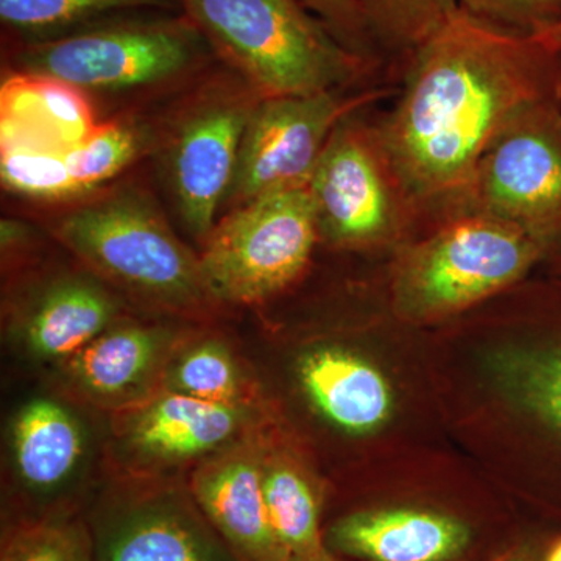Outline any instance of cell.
<instances>
[{
    "label": "cell",
    "instance_id": "cell-1",
    "mask_svg": "<svg viewBox=\"0 0 561 561\" xmlns=\"http://www.w3.org/2000/svg\"><path fill=\"white\" fill-rule=\"evenodd\" d=\"M449 442L535 522L561 529V278L529 276L427 331Z\"/></svg>",
    "mask_w": 561,
    "mask_h": 561
},
{
    "label": "cell",
    "instance_id": "cell-2",
    "mask_svg": "<svg viewBox=\"0 0 561 561\" xmlns=\"http://www.w3.org/2000/svg\"><path fill=\"white\" fill-rule=\"evenodd\" d=\"M546 108H561V35L504 31L457 10L421 44L378 113L421 232L460 213L485 151Z\"/></svg>",
    "mask_w": 561,
    "mask_h": 561
},
{
    "label": "cell",
    "instance_id": "cell-3",
    "mask_svg": "<svg viewBox=\"0 0 561 561\" xmlns=\"http://www.w3.org/2000/svg\"><path fill=\"white\" fill-rule=\"evenodd\" d=\"M359 474L324 519V548L346 561H491L531 522L453 443L367 461Z\"/></svg>",
    "mask_w": 561,
    "mask_h": 561
},
{
    "label": "cell",
    "instance_id": "cell-4",
    "mask_svg": "<svg viewBox=\"0 0 561 561\" xmlns=\"http://www.w3.org/2000/svg\"><path fill=\"white\" fill-rule=\"evenodd\" d=\"M291 381L324 430L350 443L359 465L449 442L430 359L427 331L394 319L381 279L350 331L306 343Z\"/></svg>",
    "mask_w": 561,
    "mask_h": 561
},
{
    "label": "cell",
    "instance_id": "cell-5",
    "mask_svg": "<svg viewBox=\"0 0 561 561\" xmlns=\"http://www.w3.org/2000/svg\"><path fill=\"white\" fill-rule=\"evenodd\" d=\"M549 254L522 228L461 210L379 262L383 300L401 323L435 330L523 283Z\"/></svg>",
    "mask_w": 561,
    "mask_h": 561
},
{
    "label": "cell",
    "instance_id": "cell-6",
    "mask_svg": "<svg viewBox=\"0 0 561 561\" xmlns=\"http://www.w3.org/2000/svg\"><path fill=\"white\" fill-rule=\"evenodd\" d=\"M210 49L264 98L397 84L335 38L300 0H181Z\"/></svg>",
    "mask_w": 561,
    "mask_h": 561
},
{
    "label": "cell",
    "instance_id": "cell-7",
    "mask_svg": "<svg viewBox=\"0 0 561 561\" xmlns=\"http://www.w3.org/2000/svg\"><path fill=\"white\" fill-rule=\"evenodd\" d=\"M308 187L320 242L332 249L383 261L421 232L373 106L335 127Z\"/></svg>",
    "mask_w": 561,
    "mask_h": 561
},
{
    "label": "cell",
    "instance_id": "cell-8",
    "mask_svg": "<svg viewBox=\"0 0 561 561\" xmlns=\"http://www.w3.org/2000/svg\"><path fill=\"white\" fill-rule=\"evenodd\" d=\"M208 41L190 18L114 20L22 43L13 54L20 72L62 81L77 90H124L172 79L202 60Z\"/></svg>",
    "mask_w": 561,
    "mask_h": 561
},
{
    "label": "cell",
    "instance_id": "cell-9",
    "mask_svg": "<svg viewBox=\"0 0 561 561\" xmlns=\"http://www.w3.org/2000/svg\"><path fill=\"white\" fill-rule=\"evenodd\" d=\"M320 242L308 186L261 195L220 221L201 257L206 294L251 305L305 275Z\"/></svg>",
    "mask_w": 561,
    "mask_h": 561
},
{
    "label": "cell",
    "instance_id": "cell-10",
    "mask_svg": "<svg viewBox=\"0 0 561 561\" xmlns=\"http://www.w3.org/2000/svg\"><path fill=\"white\" fill-rule=\"evenodd\" d=\"M57 234L92 267L153 300L184 306L208 295L201 260L140 198L117 195L72 210Z\"/></svg>",
    "mask_w": 561,
    "mask_h": 561
},
{
    "label": "cell",
    "instance_id": "cell-11",
    "mask_svg": "<svg viewBox=\"0 0 561 561\" xmlns=\"http://www.w3.org/2000/svg\"><path fill=\"white\" fill-rule=\"evenodd\" d=\"M397 92V84H375L262 99L242 136L232 180L236 198L243 205L271 192L308 186L335 127Z\"/></svg>",
    "mask_w": 561,
    "mask_h": 561
},
{
    "label": "cell",
    "instance_id": "cell-12",
    "mask_svg": "<svg viewBox=\"0 0 561 561\" xmlns=\"http://www.w3.org/2000/svg\"><path fill=\"white\" fill-rule=\"evenodd\" d=\"M461 210L515 225L549 253L556 251L561 243V108L535 111L500 136L479 161Z\"/></svg>",
    "mask_w": 561,
    "mask_h": 561
},
{
    "label": "cell",
    "instance_id": "cell-13",
    "mask_svg": "<svg viewBox=\"0 0 561 561\" xmlns=\"http://www.w3.org/2000/svg\"><path fill=\"white\" fill-rule=\"evenodd\" d=\"M251 110L214 106L183 128L172 153V184L181 216L197 236L210 234L225 192L232 186Z\"/></svg>",
    "mask_w": 561,
    "mask_h": 561
},
{
    "label": "cell",
    "instance_id": "cell-14",
    "mask_svg": "<svg viewBox=\"0 0 561 561\" xmlns=\"http://www.w3.org/2000/svg\"><path fill=\"white\" fill-rule=\"evenodd\" d=\"M192 491L210 526L239 560H291L268 522L262 454H225L203 465L192 479Z\"/></svg>",
    "mask_w": 561,
    "mask_h": 561
},
{
    "label": "cell",
    "instance_id": "cell-15",
    "mask_svg": "<svg viewBox=\"0 0 561 561\" xmlns=\"http://www.w3.org/2000/svg\"><path fill=\"white\" fill-rule=\"evenodd\" d=\"M208 524L179 501L128 505L99 526L95 561H241Z\"/></svg>",
    "mask_w": 561,
    "mask_h": 561
},
{
    "label": "cell",
    "instance_id": "cell-16",
    "mask_svg": "<svg viewBox=\"0 0 561 561\" xmlns=\"http://www.w3.org/2000/svg\"><path fill=\"white\" fill-rule=\"evenodd\" d=\"M98 127L81 91L62 81L20 72L0 91V146L66 151Z\"/></svg>",
    "mask_w": 561,
    "mask_h": 561
},
{
    "label": "cell",
    "instance_id": "cell-17",
    "mask_svg": "<svg viewBox=\"0 0 561 561\" xmlns=\"http://www.w3.org/2000/svg\"><path fill=\"white\" fill-rule=\"evenodd\" d=\"M242 424L238 404L169 391L135 416L127 440L147 459L179 461L216 451Z\"/></svg>",
    "mask_w": 561,
    "mask_h": 561
},
{
    "label": "cell",
    "instance_id": "cell-18",
    "mask_svg": "<svg viewBox=\"0 0 561 561\" xmlns=\"http://www.w3.org/2000/svg\"><path fill=\"white\" fill-rule=\"evenodd\" d=\"M262 491L273 534L290 557L327 549V485L295 446L276 443L262 453Z\"/></svg>",
    "mask_w": 561,
    "mask_h": 561
},
{
    "label": "cell",
    "instance_id": "cell-19",
    "mask_svg": "<svg viewBox=\"0 0 561 561\" xmlns=\"http://www.w3.org/2000/svg\"><path fill=\"white\" fill-rule=\"evenodd\" d=\"M116 312V302L94 280H57L28 312L24 341L41 359H70L108 331Z\"/></svg>",
    "mask_w": 561,
    "mask_h": 561
},
{
    "label": "cell",
    "instance_id": "cell-20",
    "mask_svg": "<svg viewBox=\"0 0 561 561\" xmlns=\"http://www.w3.org/2000/svg\"><path fill=\"white\" fill-rule=\"evenodd\" d=\"M83 449L80 424L57 402L31 401L14 420V465L32 490H55L68 481Z\"/></svg>",
    "mask_w": 561,
    "mask_h": 561
},
{
    "label": "cell",
    "instance_id": "cell-21",
    "mask_svg": "<svg viewBox=\"0 0 561 561\" xmlns=\"http://www.w3.org/2000/svg\"><path fill=\"white\" fill-rule=\"evenodd\" d=\"M165 339L164 332L150 328L105 331L70 357V375L94 397L131 394L157 370Z\"/></svg>",
    "mask_w": 561,
    "mask_h": 561
},
{
    "label": "cell",
    "instance_id": "cell-22",
    "mask_svg": "<svg viewBox=\"0 0 561 561\" xmlns=\"http://www.w3.org/2000/svg\"><path fill=\"white\" fill-rule=\"evenodd\" d=\"M180 9L181 0H0V21L18 41L38 43L130 11Z\"/></svg>",
    "mask_w": 561,
    "mask_h": 561
},
{
    "label": "cell",
    "instance_id": "cell-23",
    "mask_svg": "<svg viewBox=\"0 0 561 561\" xmlns=\"http://www.w3.org/2000/svg\"><path fill=\"white\" fill-rule=\"evenodd\" d=\"M398 83L402 62L440 31L457 0H357Z\"/></svg>",
    "mask_w": 561,
    "mask_h": 561
},
{
    "label": "cell",
    "instance_id": "cell-24",
    "mask_svg": "<svg viewBox=\"0 0 561 561\" xmlns=\"http://www.w3.org/2000/svg\"><path fill=\"white\" fill-rule=\"evenodd\" d=\"M0 561H95L94 541L79 522L36 519L7 531Z\"/></svg>",
    "mask_w": 561,
    "mask_h": 561
},
{
    "label": "cell",
    "instance_id": "cell-25",
    "mask_svg": "<svg viewBox=\"0 0 561 561\" xmlns=\"http://www.w3.org/2000/svg\"><path fill=\"white\" fill-rule=\"evenodd\" d=\"M168 390L197 400L238 404L241 381L228 350L217 342H203L173 364Z\"/></svg>",
    "mask_w": 561,
    "mask_h": 561
},
{
    "label": "cell",
    "instance_id": "cell-26",
    "mask_svg": "<svg viewBox=\"0 0 561 561\" xmlns=\"http://www.w3.org/2000/svg\"><path fill=\"white\" fill-rule=\"evenodd\" d=\"M66 153L28 146H0V172L9 190L35 198L79 194L70 176Z\"/></svg>",
    "mask_w": 561,
    "mask_h": 561
},
{
    "label": "cell",
    "instance_id": "cell-27",
    "mask_svg": "<svg viewBox=\"0 0 561 561\" xmlns=\"http://www.w3.org/2000/svg\"><path fill=\"white\" fill-rule=\"evenodd\" d=\"M139 150L138 136L127 125H98L79 146L66 151V164L80 192L113 179Z\"/></svg>",
    "mask_w": 561,
    "mask_h": 561
},
{
    "label": "cell",
    "instance_id": "cell-28",
    "mask_svg": "<svg viewBox=\"0 0 561 561\" xmlns=\"http://www.w3.org/2000/svg\"><path fill=\"white\" fill-rule=\"evenodd\" d=\"M459 10L523 35H561V0H457Z\"/></svg>",
    "mask_w": 561,
    "mask_h": 561
},
{
    "label": "cell",
    "instance_id": "cell-29",
    "mask_svg": "<svg viewBox=\"0 0 561 561\" xmlns=\"http://www.w3.org/2000/svg\"><path fill=\"white\" fill-rule=\"evenodd\" d=\"M300 2L334 33L335 38L341 41L346 49L370 61L371 65L386 69L393 77L389 62L383 57L381 47L373 35L367 16L357 0H300Z\"/></svg>",
    "mask_w": 561,
    "mask_h": 561
},
{
    "label": "cell",
    "instance_id": "cell-30",
    "mask_svg": "<svg viewBox=\"0 0 561 561\" xmlns=\"http://www.w3.org/2000/svg\"><path fill=\"white\" fill-rule=\"evenodd\" d=\"M553 530V527L531 519L522 535L491 561H545L546 548Z\"/></svg>",
    "mask_w": 561,
    "mask_h": 561
},
{
    "label": "cell",
    "instance_id": "cell-31",
    "mask_svg": "<svg viewBox=\"0 0 561 561\" xmlns=\"http://www.w3.org/2000/svg\"><path fill=\"white\" fill-rule=\"evenodd\" d=\"M545 561H561V529L552 531L546 548Z\"/></svg>",
    "mask_w": 561,
    "mask_h": 561
},
{
    "label": "cell",
    "instance_id": "cell-32",
    "mask_svg": "<svg viewBox=\"0 0 561 561\" xmlns=\"http://www.w3.org/2000/svg\"><path fill=\"white\" fill-rule=\"evenodd\" d=\"M290 561H346L341 557L334 556V553L323 549V551L312 553V556L291 557Z\"/></svg>",
    "mask_w": 561,
    "mask_h": 561
},
{
    "label": "cell",
    "instance_id": "cell-33",
    "mask_svg": "<svg viewBox=\"0 0 561 561\" xmlns=\"http://www.w3.org/2000/svg\"><path fill=\"white\" fill-rule=\"evenodd\" d=\"M545 265L548 267V272L546 273H551V275L560 276L561 278V243L557 247L551 256H549Z\"/></svg>",
    "mask_w": 561,
    "mask_h": 561
}]
</instances>
